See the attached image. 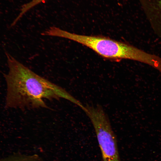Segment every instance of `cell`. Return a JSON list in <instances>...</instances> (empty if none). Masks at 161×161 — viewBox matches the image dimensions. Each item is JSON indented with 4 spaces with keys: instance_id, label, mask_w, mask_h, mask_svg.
Listing matches in <instances>:
<instances>
[{
    "instance_id": "cell-3",
    "label": "cell",
    "mask_w": 161,
    "mask_h": 161,
    "mask_svg": "<svg viewBox=\"0 0 161 161\" xmlns=\"http://www.w3.org/2000/svg\"><path fill=\"white\" fill-rule=\"evenodd\" d=\"M84 112L94 128L103 161H121L117 140L106 114L99 104H87Z\"/></svg>"
},
{
    "instance_id": "cell-2",
    "label": "cell",
    "mask_w": 161,
    "mask_h": 161,
    "mask_svg": "<svg viewBox=\"0 0 161 161\" xmlns=\"http://www.w3.org/2000/svg\"><path fill=\"white\" fill-rule=\"evenodd\" d=\"M56 37L72 40L91 49L103 58L112 60L127 59L141 62L155 69L161 65V57L148 53L129 44L102 36L86 35L69 32L59 28Z\"/></svg>"
},
{
    "instance_id": "cell-6",
    "label": "cell",
    "mask_w": 161,
    "mask_h": 161,
    "mask_svg": "<svg viewBox=\"0 0 161 161\" xmlns=\"http://www.w3.org/2000/svg\"><path fill=\"white\" fill-rule=\"evenodd\" d=\"M12 161H19L18 160L16 159L15 158Z\"/></svg>"
},
{
    "instance_id": "cell-1",
    "label": "cell",
    "mask_w": 161,
    "mask_h": 161,
    "mask_svg": "<svg viewBox=\"0 0 161 161\" xmlns=\"http://www.w3.org/2000/svg\"><path fill=\"white\" fill-rule=\"evenodd\" d=\"M9 70L5 107L21 109L47 108L45 100L64 99L81 108L82 103L65 89L36 74L5 52Z\"/></svg>"
},
{
    "instance_id": "cell-5",
    "label": "cell",
    "mask_w": 161,
    "mask_h": 161,
    "mask_svg": "<svg viewBox=\"0 0 161 161\" xmlns=\"http://www.w3.org/2000/svg\"><path fill=\"white\" fill-rule=\"evenodd\" d=\"M48 0H31L28 3L23 5L21 8L20 12L15 19L13 22L16 24L22 16L27 11L36 5Z\"/></svg>"
},
{
    "instance_id": "cell-4",
    "label": "cell",
    "mask_w": 161,
    "mask_h": 161,
    "mask_svg": "<svg viewBox=\"0 0 161 161\" xmlns=\"http://www.w3.org/2000/svg\"><path fill=\"white\" fill-rule=\"evenodd\" d=\"M154 33L161 38V0H138Z\"/></svg>"
}]
</instances>
